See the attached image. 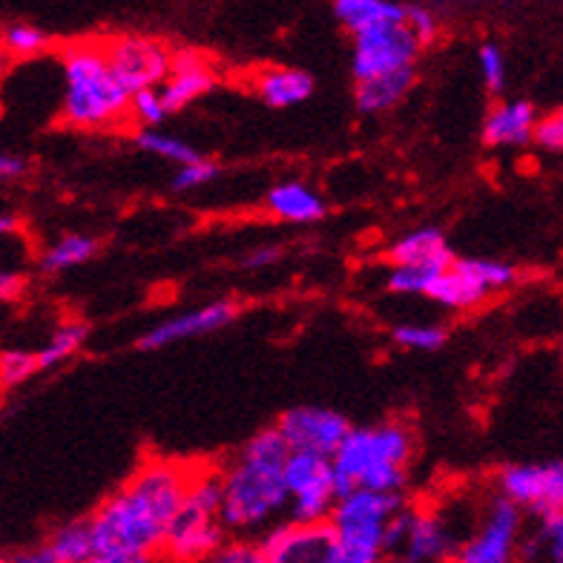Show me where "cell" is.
I'll return each mask as SVG.
<instances>
[{
	"mask_svg": "<svg viewBox=\"0 0 563 563\" xmlns=\"http://www.w3.org/2000/svg\"><path fill=\"white\" fill-rule=\"evenodd\" d=\"M267 213L288 224H313L325 219V199L305 181H279L265 196Z\"/></svg>",
	"mask_w": 563,
	"mask_h": 563,
	"instance_id": "2e32d148",
	"label": "cell"
},
{
	"mask_svg": "<svg viewBox=\"0 0 563 563\" xmlns=\"http://www.w3.org/2000/svg\"><path fill=\"white\" fill-rule=\"evenodd\" d=\"M208 561L213 563H262V549L260 543L251 541H228L224 538L219 547L210 552Z\"/></svg>",
	"mask_w": 563,
	"mask_h": 563,
	"instance_id": "d590c367",
	"label": "cell"
},
{
	"mask_svg": "<svg viewBox=\"0 0 563 563\" xmlns=\"http://www.w3.org/2000/svg\"><path fill=\"white\" fill-rule=\"evenodd\" d=\"M55 563H92V538H89V520H69L53 532L46 541Z\"/></svg>",
	"mask_w": 563,
	"mask_h": 563,
	"instance_id": "cb8c5ba5",
	"label": "cell"
},
{
	"mask_svg": "<svg viewBox=\"0 0 563 563\" xmlns=\"http://www.w3.org/2000/svg\"><path fill=\"white\" fill-rule=\"evenodd\" d=\"M216 87V75L210 69V64H201V67L190 69H176L158 84V96H162V104L167 110V115L173 112H181L187 107L199 101L201 96H208L210 89Z\"/></svg>",
	"mask_w": 563,
	"mask_h": 563,
	"instance_id": "44dd1931",
	"label": "cell"
},
{
	"mask_svg": "<svg viewBox=\"0 0 563 563\" xmlns=\"http://www.w3.org/2000/svg\"><path fill=\"white\" fill-rule=\"evenodd\" d=\"M219 173H222V167H219L213 158L199 156L196 162H190V164H178V170H176V176H173L170 187L176 190V194L199 190V187H205L208 181H213Z\"/></svg>",
	"mask_w": 563,
	"mask_h": 563,
	"instance_id": "1f68e13d",
	"label": "cell"
},
{
	"mask_svg": "<svg viewBox=\"0 0 563 563\" xmlns=\"http://www.w3.org/2000/svg\"><path fill=\"white\" fill-rule=\"evenodd\" d=\"M443 271V267L431 265H391L386 285L391 294H402V297H422L429 288L431 276Z\"/></svg>",
	"mask_w": 563,
	"mask_h": 563,
	"instance_id": "83f0119b",
	"label": "cell"
},
{
	"mask_svg": "<svg viewBox=\"0 0 563 563\" xmlns=\"http://www.w3.org/2000/svg\"><path fill=\"white\" fill-rule=\"evenodd\" d=\"M386 260L391 265L445 267L454 262V251L449 247L445 233L440 228H417L388 247Z\"/></svg>",
	"mask_w": 563,
	"mask_h": 563,
	"instance_id": "ffe728a7",
	"label": "cell"
},
{
	"mask_svg": "<svg viewBox=\"0 0 563 563\" xmlns=\"http://www.w3.org/2000/svg\"><path fill=\"white\" fill-rule=\"evenodd\" d=\"M26 290V276L18 271H0V302H15Z\"/></svg>",
	"mask_w": 563,
	"mask_h": 563,
	"instance_id": "f35d334b",
	"label": "cell"
},
{
	"mask_svg": "<svg viewBox=\"0 0 563 563\" xmlns=\"http://www.w3.org/2000/svg\"><path fill=\"white\" fill-rule=\"evenodd\" d=\"M468 267L481 276L486 285H489L495 294L500 290H509L515 288L520 282V271L515 265H506V262H497V260H466Z\"/></svg>",
	"mask_w": 563,
	"mask_h": 563,
	"instance_id": "836d02e7",
	"label": "cell"
},
{
	"mask_svg": "<svg viewBox=\"0 0 563 563\" xmlns=\"http://www.w3.org/2000/svg\"><path fill=\"white\" fill-rule=\"evenodd\" d=\"M415 457V431L406 422H383L374 429H349L331 454V477L336 497L354 486L379 492H402L408 463Z\"/></svg>",
	"mask_w": 563,
	"mask_h": 563,
	"instance_id": "3957f363",
	"label": "cell"
},
{
	"mask_svg": "<svg viewBox=\"0 0 563 563\" xmlns=\"http://www.w3.org/2000/svg\"><path fill=\"white\" fill-rule=\"evenodd\" d=\"M194 475V468L170 460L141 466L89 518L92 563H147L162 555L164 534Z\"/></svg>",
	"mask_w": 563,
	"mask_h": 563,
	"instance_id": "6da1fadb",
	"label": "cell"
},
{
	"mask_svg": "<svg viewBox=\"0 0 563 563\" xmlns=\"http://www.w3.org/2000/svg\"><path fill=\"white\" fill-rule=\"evenodd\" d=\"M7 69H9V55H7V49L0 46V78L7 75Z\"/></svg>",
	"mask_w": 563,
	"mask_h": 563,
	"instance_id": "b9f144b4",
	"label": "cell"
},
{
	"mask_svg": "<svg viewBox=\"0 0 563 563\" xmlns=\"http://www.w3.org/2000/svg\"><path fill=\"white\" fill-rule=\"evenodd\" d=\"M422 44L406 21H383L374 26L354 32V55H351V73L354 81H363L371 75L391 73V69L417 67Z\"/></svg>",
	"mask_w": 563,
	"mask_h": 563,
	"instance_id": "8992f818",
	"label": "cell"
},
{
	"mask_svg": "<svg viewBox=\"0 0 563 563\" xmlns=\"http://www.w3.org/2000/svg\"><path fill=\"white\" fill-rule=\"evenodd\" d=\"M15 230H18L15 216H0V239L9 236V233H15Z\"/></svg>",
	"mask_w": 563,
	"mask_h": 563,
	"instance_id": "60d3db41",
	"label": "cell"
},
{
	"mask_svg": "<svg viewBox=\"0 0 563 563\" xmlns=\"http://www.w3.org/2000/svg\"><path fill=\"white\" fill-rule=\"evenodd\" d=\"M282 475H285V489H288L290 520H297V523L328 520L336 500L331 460L313 452H288Z\"/></svg>",
	"mask_w": 563,
	"mask_h": 563,
	"instance_id": "52a82bcc",
	"label": "cell"
},
{
	"mask_svg": "<svg viewBox=\"0 0 563 563\" xmlns=\"http://www.w3.org/2000/svg\"><path fill=\"white\" fill-rule=\"evenodd\" d=\"M219 506H222L219 475L196 472L164 534L162 555L173 561H208L210 552L228 538L219 520Z\"/></svg>",
	"mask_w": 563,
	"mask_h": 563,
	"instance_id": "5b68a950",
	"label": "cell"
},
{
	"mask_svg": "<svg viewBox=\"0 0 563 563\" xmlns=\"http://www.w3.org/2000/svg\"><path fill=\"white\" fill-rule=\"evenodd\" d=\"M500 495L509 497L520 509H532L534 515L547 509H563V463H518L506 466L497 475Z\"/></svg>",
	"mask_w": 563,
	"mask_h": 563,
	"instance_id": "7c38bea8",
	"label": "cell"
},
{
	"mask_svg": "<svg viewBox=\"0 0 563 563\" xmlns=\"http://www.w3.org/2000/svg\"><path fill=\"white\" fill-rule=\"evenodd\" d=\"M452 529L445 527V520L438 511H415L411 515V527H408L406 543H402L400 555L408 563H429L443 561L454 552Z\"/></svg>",
	"mask_w": 563,
	"mask_h": 563,
	"instance_id": "9a60e30c",
	"label": "cell"
},
{
	"mask_svg": "<svg viewBox=\"0 0 563 563\" xmlns=\"http://www.w3.org/2000/svg\"><path fill=\"white\" fill-rule=\"evenodd\" d=\"M415 84H417L415 67H402V69H391V73L371 75V78L356 81L354 104L363 115H379V112H388L397 104H402V98L415 89Z\"/></svg>",
	"mask_w": 563,
	"mask_h": 563,
	"instance_id": "e0dca14e",
	"label": "cell"
},
{
	"mask_svg": "<svg viewBox=\"0 0 563 563\" xmlns=\"http://www.w3.org/2000/svg\"><path fill=\"white\" fill-rule=\"evenodd\" d=\"M334 15L354 35L374 23L406 21V3H397V0H334Z\"/></svg>",
	"mask_w": 563,
	"mask_h": 563,
	"instance_id": "7402d4cb",
	"label": "cell"
},
{
	"mask_svg": "<svg viewBox=\"0 0 563 563\" xmlns=\"http://www.w3.org/2000/svg\"><path fill=\"white\" fill-rule=\"evenodd\" d=\"M242 313V305L233 302V299H219L213 305H205L199 311L181 313V317H173L162 325L150 328L147 334L139 336L135 349L139 351H162L167 345H176V342L185 340H199V336L216 334L228 328L233 319Z\"/></svg>",
	"mask_w": 563,
	"mask_h": 563,
	"instance_id": "4fadbf2b",
	"label": "cell"
},
{
	"mask_svg": "<svg viewBox=\"0 0 563 563\" xmlns=\"http://www.w3.org/2000/svg\"><path fill=\"white\" fill-rule=\"evenodd\" d=\"M406 23L411 26V32L417 35V41L422 44V49L429 44H434L440 37V21L438 15L426 7H406Z\"/></svg>",
	"mask_w": 563,
	"mask_h": 563,
	"instance_id": "8d00e7d4",
	"label": "cell"
},
{
	"mask_svg": "<svg viewBox=\"0 0 563 563\" xmlns=\"http://www.w3.org/2000/svg\"><path fill=\"white\" fill-rule=\"evenodd\" d=\"M477 64H481L483 84L489 89L492 96H500L506 89V58L504 49L495 44V41H486L477 53Z\"/></svg>",
	"mask_w": 563,
	"mask_h": 563,
	"instance_id": "d6a6232c",
	"label": "cell"
},
{
	"mask_svg": "<svg viewBox=\"0 0 563 563\" xmlns=\"http://www.w3.org/2000/svg\"><path fill=\"white\" fill-rule=\"evenodd\" d=\"M313 75L294 67H271L256 75V96L271 110H288L305 104L313 96Z\"/></svg>",
	"mask_w": 563,
	"mask_h": 563,
	"instance_id": "d6986e66",
	"label": "cell"
},
{
	"mask_svg": "<svg viewBox=\"0 0 563 563\" xmlns=\"http://www.w3.org/2000/svg\"><path fill=\"white\" fill-rule=\"evenodd\" d=\"M391 336L400 349L408 351H438L449 342L445 328L440 325H397Z\"/></svg>",
	"mask_w": 563,
	"mask_h": 563,
	"instance_id": "4dcf8cb0",
	"label": "cell"
},
{
	"mask_svg": "<svg viewBox=\"0 0 563 563\" xmlns=\"http://www.w3.org/2000/svg\"><path fill=\"white\" fill-rule=\"evenodd\" d=\"M520 506L509 497H495L472 541L454 549L460 563H509L520 543Z\"/></svg>",
	"mask_w": 563,
	"mask_h": 563,
	"instance_id": "9c48e42d",
	"label": "cell"
},
{
	"mask_svg": "<svg viewBox=\"0 0 563 563\" xmlns=\"http://www.w3.org/2000/svg\"><path fill=\"white\" fill-rule=\"evenodd\" d=\"M89 340V325L87 322H69V325L58 328L53 334V340L46 342L44 349L35 351L37 371L58 368L60 363H67L69 356H75L78 351L87 345Z\"/></svg>",
	"mask_w": 563,
	"mask_h": 563,
	"instance_id": "d4e9b609",
	"label": "cell"
},
{
	"mask_svg": "<svg viewBox=\"0 0 563 563\" xmlns=\"http://www.w3.org/2000/svg\"><path fill=\"white\" fill-rule=\"evenodd\" d=\"M26 173H30V162L26 158L0 150V181H12V178H21Z\"/></svg>",
	"mask_w": 563,
	"mask_h": 563,
	"instance_id": "ab89813d",
	"label": "cell"
},
{
	"mask_svg": "<svg viewBox=\"0 0 563 563\" xmlns=\"http://www.w3.org/2000/svg\"><path fill=\"white\" fill-rule=\"evenodd\" d=\"M104 53L126 92H135L141 87H158L170 75V46H164L156 37H112L104 44Z\"/></svg>",
	"mask_w": 563,
	"mask_h": 563,
	"instance_id": "ba28073f",
	"label": "cell"
},
{
	"mask_svg": "<svg viewBox=\"0 0 563 563\" xmlns=\"http://www.w3.org/2000/svg\"><path fill=\"white\" fill-rule=\"evenodd\" d=\"M35 374H37L35 351H21V349L0 351V388L23 386V383H26L30 377H35Z\"/></svg>",
	"mask_w": 563,
	"mask_h": 563,
	"instance_id": "f546056e",
	"label": "cell"
},
{
	"mask_svg": "<svg viewBox=\"0 0 563 563\" xmlns=\"http://www.w3.org/2000/svg\"><path fill=\"white\" fill-rule=\"evenodd\" d=\"M534 119H538V110L529 101H504V104H497L486 115V121H483V144L492 150L529 144Z\"/></svg>",
	"mask_w": 563,
	"mask_h": 563,
	"instance_id": "ac0fdd59",
	"label": "cell"
},
{
	"mask_svg": "<svg viewBox=\"0 0 563 563\" xmlns=\"http://www.w3.org/2000/svg\"><path fill=\"white\" fill-rule=\"evenodd\" d=\"M98 251H101L98 239L84 236V233H69V236L58 239L55 245L46 247L37 265H41L44 274H64V271H73V267H81L89 260H96Z\"/></svg>",
	"mask_w": 563,
	"mask_h": 563,
	"instance_id": "603a6c76",
	"label": "cell"
},
{
	"mask_svg": "<svg viewBox=\"0 0 563 563\" xmlns=\"http://www.w3.org/2000/svg\"><path fill=\"white\" fill-rule=\"evenodd\" d=\"M130 92L115 78L104 44H69L64 49V107L75 130H107L124 121Z\"/></svg>",
	"mask_w": 563,
	"mask_h": 563,
	"instance_id": "277c9868",
	"label": "cell"
},
{
	"mask_svg": "<svg viewBox=\"0 0 563 563\" xmlns=\"http://www.w3.org/2000/svg\"><path fill=\"white\" fill-rule=\"evenodd\" d=\"M0 46L7 49L9 58H35L53 46V37L46 35L35 23H7L0 26Z\"/></svg>",
	"mask_w": 563,
	"mask_h": 563,
	"instance_id": "484cf974",
	"label": "cell"
},
{
	"mask_svg": "<svg viewBox=\"0 0 563 563\" xmlns=\"http://www.w3.org/2000/svg\"><path fill=\"white\" fill-rule=\"evenodd\" d=\"M288 452V443L276 426L256 431L239 449L236 460L219 475L222 481L219 520L224 532H256L274 523L288 509V489L282 475Z\"/></svg>",
	"mask_w": 563,
	"mask_h": 563,
	"instance_id": "7a4b0ae2",
	"label": "cell"
},
{
	"mask_svg": "<svg viewBox=\"0 0 563 563\" xmlns=\"http://www.w3.org/2000/svg\"><path fill=\"white\" fill-rule=\"evenodd\" d=\"M422 297L443 305L449 311H472V308H481L489 297H495V290L468 267L466 260L454 256L452 265H445L443 271L431 276Z\"/></svg>",
	"mask_w": 563,
	"mask_h": 563,
	"instance_id": "5bb4252c",
	"label": "cell"
},
{
	"mask_svg": "<svg viewBox=\"0 0 563 563\" xmlns=\"http://www.w3.org/2000/svg\"><path fill=\"white\" fill-rule=\"evenodd\" d=\"M282 253L285 251H282L279 245H260L253 247V251H247L239 265L245 267V271H262V267H271L276 265V262H282Z\"/></svg>",
	"mask_w": 563,
	"mask_h": 563,
	"instance_id": "74e56055",
	"label": "cell"
},
{
	"mask_svg": "<svg viewBox=\"0 0 563 563\" xmlns=\"http://www.w3.org/2000/svg\"><path fill=\"white\" fill-rule=\"evenodd\" d=\"M126 115L139 126H162V121H167V110L162 104L158 87H141L130 92Z\"/></svg>",
	"mask_w": 563,
	"mask_h": 563,
	"instance_id": "f1b7e54d",
	"label": "cell"
},
{
	"mask_svg": "<svg viewBox=\"0 0 563 563\" xmlns=\"http://www.w3.org/2000/svg\"><path fill=\"white\" fill-rule=\"evenodd\" d=\"M262 563H331L334 529L328 520L319 523H276L260 541Z\"/></svg>",
	"mask_w": 563,
	"mask_h": 563,
	"instance_id": "8fae6325",
	"label": "cell"
},
{
	"mask_svg": "<svg viewBox=\"0 0 563 563\" xmlns=\"http://www.w3.org/2000/svg\"><path fill=\"white\" fill-rule=\"evenodd\" d=\"M529 141H534V147L541 153H552L558 156L563 150V115L561 112H549V115H538L532 124V135Z\"/></svg>",
	"mask_w": 563,
	"mask_h": 563,
	"instance_id": "e575fe53",
	"label": "cell"
},
{
	"mask_svg": "<svg viewBox=\"0 0 563 563\" xmlns=\"http://www.w3.org/2000/svg\"><path fill=\"white\" fill-rule=\"evenodd\" d=\"M135 144H139L144 153H153V156L164 158V162L173 164H190L201 156L199 150L190 147L187 141L176 139V135L162 133L158 126H141L135 133Z\"/></svg>",
	"mask_w": 563,
	"mask_h": 563,
	"instance_id": "4316f807",
	"label": "cell"
},
{
	"mask_svg": "<svg viewBox=\"0 0 563 563\" xmlns=\"http://www.w3.org/2000/svg\"><path fill=\"white\" fill-rule=\"evenodd\" d=\"M276 429L285 438L290 452H313L331 457L340 440L349 434L351 420L334 408L297 406L279 417Z\"/></svg>",
	"mask_w": 563,
	"mask_h": 563,
	"instance_id": "30bf717a",
	"label": "cell"
}]
</instances>
